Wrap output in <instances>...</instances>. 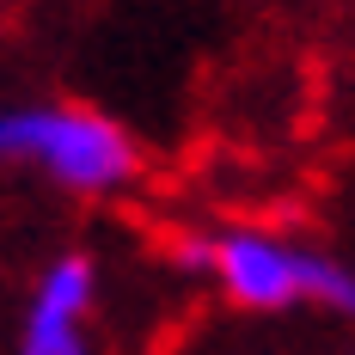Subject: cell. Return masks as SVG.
<instances>
[{"mask_svg":"<svg viewBox=\"0 0 355 355\" xmlns=\"http://www.w3.org/2000/svg\"><path fill=\"white\" fill-rule=\"evenodd\" d=\"M0 159L43 166L73 190H116L135 172L123 129L92 110H0Z\"/></svg>","mask_w":355,"mask_h":355,"instance_id":"cell-1","label":"cell"},{"mask_svg":"<svg viewBox=\"0 0 355 355\" xmlns=\"http://www.w3.org/2000/svg\"><path fill=\"white\" fill-rule=\"evenodd\" d=\"M214 276L239 306H288L306 300L300 288V245L263 239V233H227L214 239Z\"/></svg>","mask_w":355,"mask_h":355,"instance_id":"cell-2","label":"cell"},{"mask_svg":"<svg viewBox=\"0 0 355 355\" xmlns=\"http://www.w3.org/2000/svg\"><path fill=\"white\" fill-rule=\"evenodd\" d=\"M86 300H92V263L86 257H62L37 282V306H31V324H25V355H86V343H80Z\"/></svg>","mask_w":355,"mask_h":355,"instance_id":"cell-3","label":"cell"},{"mask_svg":"<svg viewBox=\"0 0 355 355\" xmlns=\"http://www.w3.org/2000/svg\"><path fill=\"white\" fill-rule=\"evenodd\" d=\"M300 288H306V300H324L337 313H355V270H343L324 251H300Z\"/></svg>","mask_w":355,"mask_h":355,"instance_id":"cell-4","label":"cell"}]
</instances>
